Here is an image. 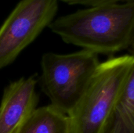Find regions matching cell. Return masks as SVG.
I'll list each match as a JSON object with an SVG mask.
<instances>
[{
	"instance_id": "cell-1",
	"label": "cell",
	"mask_w": 134,
	"mask_h": 133,
	"mask_svg": "<svg viewBox=\"0 0 134 133\" xmlns=\"http://www.w3.org/2000/svg\"><path fill=\"white\" fill-rule=\"evenodd\" d=\"M49 28L64 42L98 53L128 48L134 39V0L110 3L55 19Z\"/></svg>"
},
{
	"instance_id": "cell-2",
	"label": "cell",
	"mask_w": 134,
	"mask_h": 133,
	"mask_svg": "<svg viewBox=\"0 0 134 133\" xmlns=\"http://www.w3.org/2000/svg\"><path fill=\"white\" fill-rule=\"evenodd\" d=\"M133 67L134 54L100 63L84 94L68 115V133H100Z\"/></svg>"
},
{
	"instance_id": "cell-3",
	"label": "cell",
	"mask_w": 134,
	"mask_h": 133,
	"mask_svg": "<svg viewBox=\"0 0 134 133\" xmlns=\"http://www.w3.org/2000/svg\"><path fill=\"white\" fill-rule=\"evenodd\" d=\"M100 63L97 54L86 49L68 54H43L41 85L50 104L68 115L84 94Z\"/></svg>"
},
{
	"instance_id": "cell-4",
	"label": "cell",
	"mask_w": 134,
	"mask_h": 133,
	"mask_svg": "<svg viewBox=\"0 0 134 133\" xmlns=\"http://www.w3.org/2000/svg\"><path fill=\"white\" fill-rule=\"evenodd\" d=\"M60 0H20L0 27V70L11 64L55 20Z\"/></svg>"
},
{
	"instance_id": "cell-5",
	"label": "cell",
	"mask_w": 134,
	"mask_h": 133,
	"mask_svg": "<svg viewBox=\"0 0 134 133\" xmlns=\"http://www.w3.org/2000/svg\"><path fill=\"white\" fill-rule=\"evenodd\" d=\"M35 75L11 82L3 92L0 104V133H15L37 108L38 95Z\"/></svg>"
},
{
	"instance_id": "cell-6",
	"label": "cell",
	"mask_w": 134,
	"mask_h": 133,
	"mask_svg": "<svg viewBox=\"0 0 134 133\" xmlns=\"http://www.w3.org/2000/svg\"><path fill=\"white\" fill-rule=\"evenodd\" d=\"M100 133H134V67Z\"/></svg>"
},
{
	"instance_id": "cell-7",
	"label": "cell",
	"mask_w": 134,
	"mask_h": 133,
	"mask_svg": "<svg viewBox=\"0 0 134 133\" xmlns=\"http://www.w3.org/2000/svg\"><path fill=\"white\" fill-rule=\"evenodd\" d=\"M68 116L49 104L35 108L15 133H68Z\"/></svg>"
},
{
	"instance_id": "cell-8",
	"label": "cell",
	"mask_w": 134,
	"mask_h": 133,
	"mask_svg": "<svg viewBox=\"0 0 134 133\" xmlns=\"http://www.w3.org/2000/svg\"><path fill=\"white\" fill-rule=\"evenodd\" d=\"M68 5H98L102 4L118 3L124 0H60Z\"/></svg>"
}]
</instances>
